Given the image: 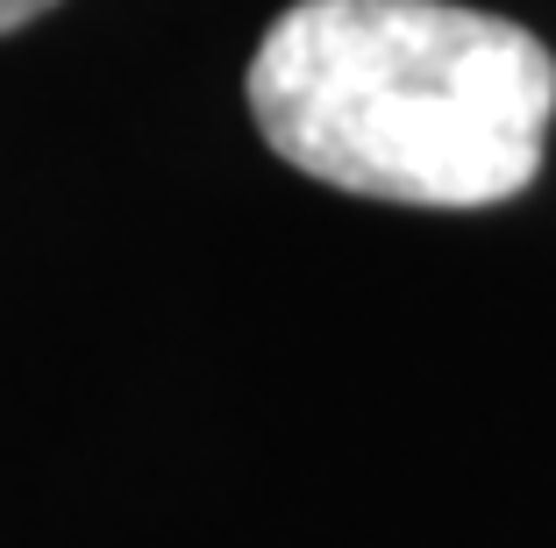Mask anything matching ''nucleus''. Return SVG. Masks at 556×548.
Here are the masks:
<instances>
[{
  "label": "nucleus",
  "instance_id": "f257e3e1",
  "mask_svg": "<svg viewBox=\"0 0 556 548\" xmlns=\"http://www.w3.org/2000/svg\"><path fill=\"white\" fill-rule=\"evenodd\" d=\"M257 136L336 193L500 207L542 171L556 58L450 0H300L250 58Z\"/></svg>",
  "mask_w": 556,
  "mask_h": 548
},
{
  "label": "nucleus",
  "instance_id": "f03ea898",
  "mask_svg": "<svg viewBox=\"0 0 556 548\" xmlns=\"http://www.w3.org/2000/svg\"><path fill=\"white\" fill-rule=\"evenodd\" d=\"M58 0H0V36H15V29H29L36 15H50Z\"/></svg>",
  "mask_w": 556,
  "mask_h": 548
}]
</instances>
